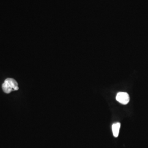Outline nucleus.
I'll list each match as a JSON object with an SVG mask.
<instances>
[{"label":"nucleus","mask_w":148,"mask_h":148,"mask_svg":"<svg viewBox=\"0 0 148 148\" xmlns=\"http://www.w3.org/2000/svg\"><path fill=\"white\" fill-rule=\"evenodd\" d=\"M2 90L5 93H10L12 91L17 90H19L18 83L13 79H7L2 85Z\"/></svg>","instance_id":"f257e3e1"},{"label":"nucleus","mask_w":148,"mask_h":148,"mask_svg":"<svg viewBox=\"0 0 148 148\" xmlns=\"http://www.w3.org/2000/svg\"><path fill=\"white\" fill-rule=\"evenodd\" d=\"M116 99L119 103L126 105L130 101V96L126 92H119L117 95Z\"/></svg>","instance_id":"f03ea898"},{"label":"nucleus","mask_w":148,"mask_h":148,"mask_svg":"<svg viewBox=\"0 0 148 148\" xmlns=\"http://www.w3.org/2000/svg\"><path fill=\"white\" fill-rule=\"evenodd\" d=\"M120 126H121L120 123H119V122L114 123L112 126V133H113V135L115 137H117L119 136L120 129Z\"/></svg>","instance_id":"7ed1b4c3"}]
</instances>
